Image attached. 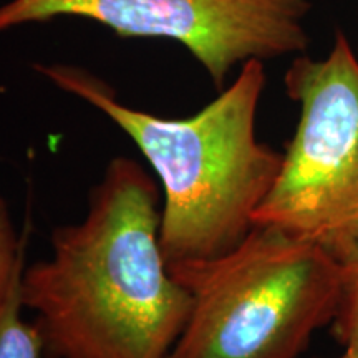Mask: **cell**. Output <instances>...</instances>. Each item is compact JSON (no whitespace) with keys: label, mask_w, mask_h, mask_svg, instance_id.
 I'll list each match as a JSON object with an SVG mask.
<instances>
[{"label":"cell","mask_w":358,"mask_h":358,"mask_svg":"<svg viewBox=\"0 0 358 358\" xmlns=\"http://www.w3.org/2000/svg\"><path fill=\"white\" fill-rule=\"evenodd\" d=\"M22 274L13 282L10 294L0 308V358H45L37 325L34 320L24 319L25 308L20 301Z\"/></svg>","instance_id":"obj_6"},{"label":"cell","mask_w":358,"mask_h":358,"mask_svg":"<svg viewBox=\"0 0 358 358\" xmlns=\"http://www.w3.org/2000/svg\"><path fill=\"white\" fill-rule=\"evenodd\" d=\"M161 187L116 156L77 222L57 226L50 256L25 266L20 301L35 313L45 358H168L191 294L161 249Z\"/></svg>","instance_id":"obj_1"},{"label":"cell","mask_w":358,"mask_h":358,"mask_svg":"<svg viewBox=\"0 0 358 358\" xmlns=\"http://www.w3.org/2000/svg\"><path fill=\"white\" fill-rule=\"evenodd\" d=\"M337 259L338 297L330 332L343 350H358V241Z\"/></svg>","instance_id":"obj_7"},{"label":"cell","mask_w":358,"mask_h":358,"mask_svg":"<svg viewBox=\"0 0 358 358\" xmlns=\"http://www.w3.org/2000/svg\"><path fill=\"white\" fill-rule=\"evenodd\" d=\"M334 358H358V350H343L342 355Z\"/></svg>","instance_id":"obj_9"},{"label":"cell","mask_w":358,"mask_h":358,"mask_svg":"<svg viewBox=\"0 0 358 358\" xmlns=\"http://www.w3.org/2000/svg\"><path fill=\"white\" fill-rule=\"evenodd\" d=\"M35 69L108 116L150 163L161 187L159 237L168 267L209 261L243 243L284 158L256 134L264 62L241 65L234 82L187 118L124 105L113 88L80 66Z\"/></svg>","instance_id":"obj_2"},{"label":"cell","mask_w":358,"mask_h":358,"mask_svg":"<svg viewBox=\"0 0 358 358\" xmlns=\"http://www.w3.org/2000/svg\"><path fill=\"white\" fill-rule=\"evenodd\" d=\"M29 232V222H25L22 234L17 232L7 201L0 194V308L7 301L13 282L25 268Z\"/></svg>","instance_id":"obj_8"},{"label":"cell","mask_w":358,"mask_h":358,"mask_svg":"<svg viewBox=\"0 0 358 358\" xmlns=\"http://www.w3.org/2000/svg\"><path fill=\"white\" fill-rule=\"evenodd\" d=\"M169 271L189 290L191 312L168 358H299L337 306L338 259L271 226Z\"/></svg>","instance_id":"obj_3"},{"label":"cell","mask_w":358,"mask_h":358,"mask_svg":"<svg viewBox=\"0 0 358 358\" xmlns=\"http://www.w3.org/2000/svg\"><path fill=\"white\" fill-rule=\"evenodd\" d=\"M284 85L301 115L254 226L338 257L358 241V60L347 35L337 30L324 58L295 57Z\"/></svg>","instance_id":"obj_4"},{"label":"cell","mask_w":358,"mask_h":358,"mask_svg":"<svg viewBox=\"0 0 358 358\" xmlns=\"http://www.w3.org/2000/svg\"><path fill=\"white\" fill-rule=\"evenodd\" d=\"M312 0H10L0 32L58 17L108 27L123 38L181 43L222 90L232 69L307 50Z\"/></svg>","instance_id":"obj_5"}]
</instances>
